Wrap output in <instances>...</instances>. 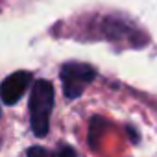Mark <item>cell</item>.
Listing matches in <instances>:
<instances>
[{"label":"cell","instance_id":"cell-1","mask_svg":"<svg viewBox=\"0 0 157 157\" xmlns=\"http://www.w3.org/2000/svg\"><path fill=\"white\" fill-rule=\"evenodd\" d=\"M54 109V87L48 80H39L30 96V124L37 137H44L50 126V113Z\"/></svg>","mask_w":157,"mask_h":157},{"label":"cell","instance_id":"cell-2","mask_svg":"<svg viewBox=\"0 0 157 157\" xmlns=\"http://www.w3.org/2000/svg\"><path fill=\"white\" fill-rule=\"evenodd\" d=\"M61 83H63V93L68 100H76L82 96L83 91L89 87V83L94 80L96 70L87 65V63H65L61 67Z\"/></svg>","mask_w":157,"mask_h":157},{"label":"cell","instance_id":"cell-3","mask_svg":"<svg viewBox=\"0 0 157 157\" xmlns=\"http://www.w3.org/2000/svg\"><path fill=\"white\" fill-rule=\"evenodd\" d=\"M30 82H32V74L26 70H19V72H13L11 76H8L0 83V98H2V102L8 105L17 104L22 98L24 91L28 89Z\"/></svg>","mask_w":157,"mask_h":157},{"label":"cell","instance_id":"cell-4","mask_svg":"<svg viewBox=\"0 0 157 157\" xmlns=\"http://www.w3.org/2000/svg\"><path fill=\"white\" fill-rule=\"evenodd\" d=\"M28 157H52V155H50L48 150H44L41 146H33V148L28 150Z\"/></svg>","mask_w":157,"mask_h":157},{"label":"cell","instance_id":"cell-5","mask_svg":"<svg viewBox=\"0 0 157 157\" xmlns=\"http://www.w3.org/2000/svg\"><path fill=\"white\" fill-rule=\"evenodd\" d=\"M56 157H76V153H74V150H72V148L65 146V148H61V150H59V153H57Z\"/></svg>","mask_w":157,"mask_h":157}]
</instances>
